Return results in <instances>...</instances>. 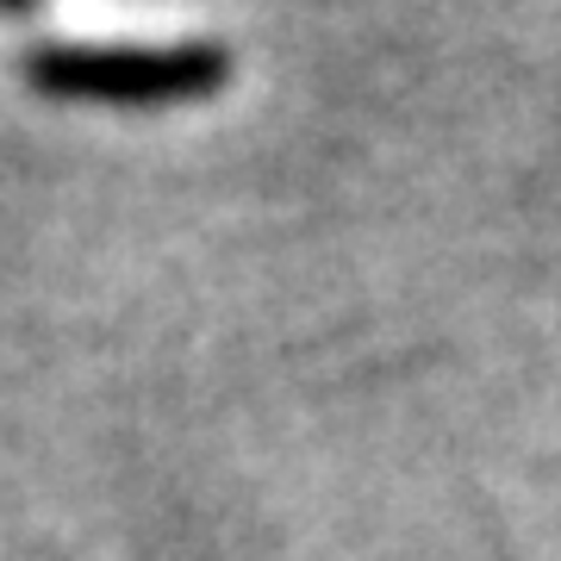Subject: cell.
Masks as SVG:
<instances>
[{"label": "cell", "instance_id": "1", "mask_svg": "<svg viewBox=\"0 0 561 561\" xmlns=\"http://www.w3.org/2000/svg\"><path fill=\"white\" fill-rule=\"evenodd\" d=\"M20 76L57 101H106V106H169L206 101L231 76V50L219 38L181 44H76L44 38L20 57Z\"/></svg>", "mask_w": 561, "mask_h": 561}, {"label": "cell", "instance_id": "2", "mask_svg": "<svg viewBox=\"0 0 561 561\" xmlns=\"http://www.w3.org/2000/svg\"><path fill=\"white\" fill-rule=\"evenodd\" d=\"M0 7H25V0H0Z\"/></svg>", "mask_w": 561, "mask_h": 561}]
</instances>
